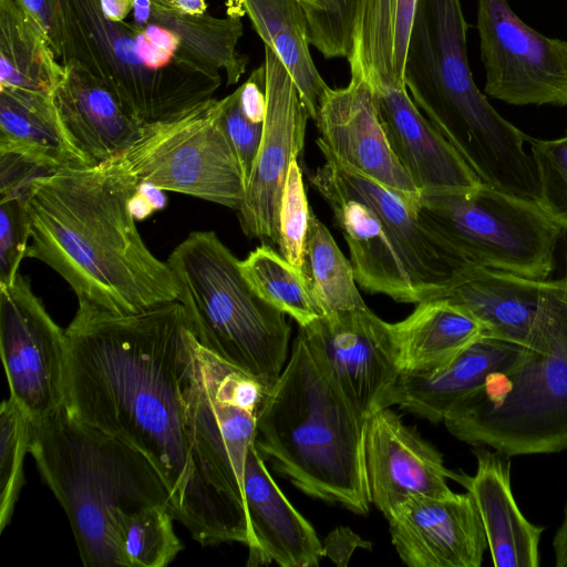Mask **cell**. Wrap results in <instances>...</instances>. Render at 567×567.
<instances>
[{"label":"cell","instance_id":"obj_1","mask_svg":"<svg viewBox=\"0 0 567 567\" xmlns=\"http://www.w3.org/2000/svg\"><path fill=\"white\" fill-rule=\"evenodd\" d=\"M65 336L68 412L145 455L200 545L249 546L244 485L183 305L118 315L79 300Z\"/></svg>","mask_w":567,"mask_h":567},{"label":"cell","instance_id":"obj_2","mask_svg":"<svg viewBox=\"0 0 567 567\" xmlns=\"http://www.w3.org/2000/svg\"><path fill=\"white\" fill-rule=\"evenodd\" d=\"M140 187L121 156L39 177L27 202V257L56 271L78 300L113 313H138L177 300L171 267L137 230Z\"/></svg>","mask_w":567,"mask_h":567},{"label":"cell","instance_id":"obj_3","mask_svg":"<svg viewBox=\"0 0 567 567\" xmlns=\"http://www.w3.org/2000/svg\"><path fill=\"white\" fill-rule=\"evenodd\" d=\"M364 419L299 330L276 382L264 392L254 444L306 495L367 515Z\"/></svg>","mask_w":567,"mask_h":567},{"label":"cell","instance_id":"obj_4","mask_svg":"<svg viewBox=\"0 0 567 567\" xmlns=\"http://www.w3.org/2000/svg\"><path fill=\"white\" fill-rule=\"evenodd\" d=\"M467 28L460 0H419L404 64L405 87L482 183L536 202L537 172L524 148L529 136L503 117L475 84Z\"/></svg>","mask_w":567,"mask_h":567},{"label":"cell","instance_id":"obj_5","mask_svg":"<svg viewBox=\"0 0 567 567\" xmlns=\"http://www.w3.org/2000/svg\"><path fill=\"white\" fill-rule=\"evenodd\" d=\"M29 453L68 516L85 567L124 566V515L153 505L172 508L169 491L145 455L65 406L30 421Z\"/></svg>","mask_w":567,"mask_h":567},{"label":"cell","instance_id":"obj_6","mask_svg":"<svg viewBox=\"0 0 567 567\" xmlns=\"http://www.w3.org/2000/svg\"><path fill=\"white\" fill-rule=\"evenodd\" d=\"M324 158L310 182L333 213L360 287L406 303L439 298L462 268L425 231L417 205Z\"/></svg>","mask_w":567,"mask_h":567},{"label":"cell","instance_id":"obj_7","mask_svg":"<svg viewBox=\"0 0 567 567\" xmlns=\"http://www.w3.org/2000/svg\"><path fill=\"white\" fill-rule=\"evenodd\" d=\"M200 346L268 390L288 360L285 313L260 298L213 230L190 233L167 259Z\"/></svg>","mask_w":567,"mask_h":567},{"label":"cell","instance_id":"obj_8","mask_svg":"<svg viewBox=\"0 0 567 567\" xmlns=\"http://www.w3.org/2000/svg\"><path fill=\"white\" fill-rule=\"evenodd\" d=\"M417 216L457 266H482L546 280L555 268L563 229L535 200L484 183L422 193Z\"/></svg>","mask_w":567,"mask_h":567},{"label":"cell","instance_id":"obj_9","mask_svg":"<svg viewBox=\"0 0 567 567\" xmlns=\"http://www.w3.org/2000/svg\"><path fill=\"white\" fill-rule=\"evenodd\" d=\"M444 424L456 439L512 457L567 449V339L550 353L528 349L455 405Z\"/></svg>","mask_w":567,"mask_h":567},{"label":"cell","instance_id":"obj_10","mask_svg":"<svg viewBox=\"0 0 567 567\" xmlns=\"http://www.w3.org/2000/svg\"><path fill=\"white\" fill-rule=\"evenodd\" d=\"M61 63L101 81L142 125L176 120L214 99L221 76L156 72L138 53L137 28L104 16L99 0H59Z\"/></svg>","mask_w":567,"mask_h":567},{"label":"cell","instance_id":"obj_11","mask_svg":"<svg viewBox=\"0 0 567 567\" xmlns=\"http://www.w3.org/2000/svg\"><path fill=\"white\" fill-rule=\"evenodd\" d=\"M213 99L168 122L145 125L122 159L138 181L158 190L239 209L246 186Z\"/></svg>","mask_w":567,"mask_h":567},{"label":"cell","instance_id":"obj_12","mask_svg":"<svg viewBox=\"0 0 567 567\" xmlns=\"http://www.w3.org/2000/svg\"><path fill=\"white\" fill-rule=\"evenodd\" d=\"M0 351L10 396L31 422L65 406L66 336L21 274L0 285Z\"/></svg>","mask_w":567,"mask_h":567},{"label":"cell","instance_id":"obj_13","mask_svg":"<svg viewBox=\"0 0 567 567\" xmlns=\"http://www.w3.org/2000/svg\"><path fill=\"white\" fill-rule=\"evenodd\" d=\"M484 91L513 105L567 106V41L526 24L507 0H477Z\"/></svg>","mask_w":567,"mask_h":567},{"label":"cell","instance_id":"obj_14","mask_svg":"<svg viewBox=\"0 0 567 567\" xmlns=\"http://www.w3.org/2000/svg\"><path fill=\"white\" fill-rule=\"evenodd\" d=\"M299 330L364 419L382 409L402 372L392 323L367 307L322 315Z\"/></svg>","mask_w":567,"mask_h":567},{"label":"cell","instance_id":"obj_15","mask_svg":"<svg viewBox=\"0 0 567 567\" xmlns=\"http://www.w3.org/2000/svg\"><path fill=\"white\" fill-rule=\"evenodd\" d=\"M266 115L260 147L238 218L248 238L278 245L279 207L290 164L305 146L310 115L299 90L274 51L265 45Z\"/></svg>","mask_w":567,"mask_h":567},{"label":"cell","instance_id":"obj_16","mask_svg":"<svg viewBox=\"0 0 567 567\" xmlns=\"http://www.w3.org/2000/svg\"><path fill=\"white\" fill-rule=\"evenodd\" d=\"M439 298L468 311L481 322L487 337L539 353H550L557 348L551 328L557 306V280L465 266Z\"/></svg>","mask_w":567,"mask_h":567},{"label":"cell","instance_id":"obj_17","mask_svg":"<svg viewBox=\"0 0 567 567\" xmlns=\"http://www.w3.org/2000/svg\"><path fill=\"white\" fill-rule=\"evenodd\" d=\"M317 145L324 157L350 167L400 193L417 205L421 192L400 163L383 130L373 86L351 78L329 87L320 103Z\"/></svg>","mask_w":567,"mask_h":567},{"label":"cell","instance_id":"obj_18","mask_svg":"<svg viewBox=\"0 0 567 567\" xmlns=\"http://www.w3.org/2000/svg\"><path fill=\"white\" fill-rule=\"evenodd\" d=\"M364 471L371 504L386 518L411 497H450L442 455L390 408L367 421Z\"/></svg>","mask_w":567,"mask_h":567},{"label":"cell","instance_id":"obj_19","mask_svg":"<svg viewBox=\"0 0 567 567\" xmlns=\"http://www.w3.org/2000/svg\"><path fill=\"white\" fill-rule=\"evenodd\" d=\"M390 534L410 567H480L488 548L473 496H415L391 515Z\"/></svg>","mask_w":567,"mask_h":567},{"label":"cell","instance_id":"obj_20","mask_svg":"<svg viewBox=\"0 0 567 567\" xmlns=\"http://www.w3.org/2000/svg\"><path fill=\"white\" fill-rule=\"evenodd\" d=\"M372 86L388 141L421 194L463 190L482 183L415 105L405 86Z\"/></svg>","mask_w":567,"mask_h":567},{"label":"cell","instance_id":"obj_21","mask_svg":"<svg viewBox=\"0 0 567 567\" xmlns=\"http://www.w3.org/2000/svg\"><path fill=\"white\" fill-rule=\"evenodd\" d=\"M244 498L251 535L247 566L319 565L324 556L321 540L278 487L254 442L245 460Z\"/></svg>","mask_w":567,"mask_h":567},{"label":"cell","instance_id":"obj_22","mask_svg":"<svg viewBox=\"0 0 567 567\" xmlns=\"http://www.w3.org/2000/svg\"><path fill=\"white\" fill-rule=\"evenodd\" d=\"M527 348L483 336L449 363L423 372L402 371L386 393L382 409L398 405L437 423L495 373L519 361Z\"/></svg>","mask_w":567,"mask_h":567},{"label":"cell","instance_id":"obj_23","mask_svg":"<svg viewBox=\"0 0 567 567\" xmlns=\"http://www.w3.org/2000/svg\"><path fill=\"white\" fill-rule=\"evenodd\" d=\"M63 65L53 103L71 142L92 166L122 156L138 138L144 125L76 61Z\"/></svg>","mask_w":567,"mask_h":567},{"label":"cell","instance_id":"obj_24","mask_svg":"<svg viewBox=\"0 0 567 567\" xmlns=\"http://www.w3.org/2000/svg\"><path fill=\"white\" fill-rule=\"evenodd\" d=\"M474 475L452 472L477 506L495 567H538L544 527L532 524L519 511L511 487L509 457L475 445Z\"/></svg>","mask_w":567,"mask_h":567},{"label":"cell","instance_id":"obj_25","mask_svg":"<svg viewBox=\"0 0 567 567\" xmlns=\"http://www.w3.org/2000/svg\"><path fill=\"white\" fill-rule=\"evenodd\" d=\"M419 0H358L348 58L351 78L405 86L404 64Z\"/></svg>","mask_w":567,"mask_h":567},{"label":"cell","instance_id":"obj_26","mask_svg":"<svg viewBox=\"0 0 567 567\" xmlns=\"http://www.w3.org/2000/svg\"><path fill=\"white\" fill-rule=\"evenodd\" d=\"M392 328L400 368L409 372L444 365L485 336L474 316L444 298L416 303L414 311Z\"/></svg>","mask_w":567,"mask_h":567},{"label":"cell","instance_id":"obj_27","mask_svg":"<svg viewBox=\"0 0 567 567\" xmlns=\"http://www.w3.org/2000/svg\"><path fill=\"white\" fill-rule=\"evenodd\" d=\"M64 65L21 0H0V92L53 97Z\"/></svg>","mask_w":567,"mask_h":567},{"label":"cell","instance_id":"obj_28","mask_svg":"<svg viewBox=\"0 0 567 567\" xmlns=\"http://www.w3.org/2000/svg\"><path fill=\"white\" fill-rule=\"evenodd\" d=\"M254 29L282 62L296 83L302 102L316 122L329 89L309 50L306 10L298 0H236Z\"/></svg>","mask_w":567,"mask_h":567},{"label":"cell","instance_id":"obj_29","mask_svg":"<svg viewBox=\"0 0 567 567\" xmlns=\"http://www.w3.org/2000/svg\"><path fill=\"white\" fill-rule=\"evenodd\" d=\"M0 152L20 154L51 171L92 166L64 131L53 97L0 92Z\"/></svg>","mask_w":567,"mask_h":567},{"label":"cell","instance_id":"obj_30","mask_svg":"<svg viewBox=\"0 0 567 567\" xmlns=\"http://www.w3.org/2000/svg\"><path fill=\"white\" fill-rule=\"evenodd\" d=\"M301 274L322 315L368 307L357 288L351 262L312 210L305 240Z\"/></svg>","mask_w":567,"mask_h":567},{"label":"cell","instance_id":"obj_31","mask_svg":"<svg viewBox=\"0 0 567 567\" xmlns=\"http://www.w3.org/2000/svg\"><path fill=\"white\" fill-rule=\"evenodd\" d=\"M239 268L265 301L303 327L322 316L300 270L269 245H261L239 260Z\"/></svg>","mask_w":567,"mask_h":567},{"label":"cell","instance_id":"obj_32","mask_svg":"<svg viewBox=\"0 0 567 567\" xmlns=\"http://www.w3.org/2000/svg\"><path fill=\"white\" fill-rule=\"evenodd\" d=\"M172 508L153 505L124 515L120 524V547L124 567H165L182 550L173 527Z\"/></svg>","mask_w":567,"mask_h":567},{"label":"cell","instance_id":"obj_33","mask_svg":"<svg viewBox=\"0 0 567 567\" xmlns=\"http://www.w3.org/2000/svg\"><path fill=\"white\" fill-rule=\"evenodd\" d=\"M30 419L11 398L0 406V530L11 522L24 484L23 461L29 453Z\"/></svg>","mask_w":567,"mask_h":567},{"label":"cell","instance_id":"obj_34","mask_svg":"<svg viewBox=\"0 0 567 567\" xmlns=\"http://www.w3.org/2000/svg\"><path fill=\"white\" fill-rule=\"evenodd\" d=\"M536 167L540 209L567 230V134L555 140L528 138Z\"/></svg>","mask_w":567,"mask_h":567},{"label":"cell","instance_id":"obj_35","mask_svg":"<svg viewBox=\"0 0 567 567\" xmlns=\"http://www.w3.org/2000/svg\"><path fill=\"white\" fill-rule=\"evenodd\" d=\"M310 207L298 159L290 164L279 207L278 247L280 254L301 271Z\"/></svg>","mask_w":567,"mask_h":567},{"label":"cell","instance_id":"obj_36","mask_svg":"<svg viewBox=\"0 0 567 567\" xmlns=\"http://www.w3.org/2000/svg\"><path fill=\"white\" fill-rule=\"evenodd\" d=\"M358 0H326L324 7L308 20L309 42L326 59L348 58Z\"/></svg>","mask_w":567,"mask_h":567},{"label":"cell","instance_id":"obj_37","mask_svg":"<svg viewBox=\"0 0 567 567\" xmlns=\"http://www.w3.org/2000/svg\"><path fill=\"white\" fill-rule=\"evenodd\" d=\"M27 202L22 198L0 199V285H10L30 243V219Z\"/></svg>","mask_w":567,"mask_h":567},{"label":"cell","instance_id":"obj_38","mask_svg":"<svg viewBox=\"0 0 567 567\" xmlns=\"http://www.w3.org/2000/svg\"><path fill=\"white\" fill-rule=\"evenodd\" d=\"M223 100L220 124L237 157L247 186L260 147L264 123L251 121L241 110L237 90Z\"/></svg>","mask_w":567,"mask_h":567},{"label":"cell","instance_id":"obj_39","mask_svg":"<svg viewBox=\"0 0 567 567\" xmlns=\"http://www.w3.org/2000/svg\"><path fill=\"white\" fill-rule=\"evenodd\" d=\"M53 172L20 154L0 152V199L17 197L28 200L34 181Z\"/></svg>","mask_w":567,"mask_h":567},{"label":"cell","instance_id":"obj_40","mask_svg":"<svg viewBox=\"0 0 567 567\" xmlns=\"http://www.w3.org/2000/svg\"><path fill=\"white\" fill-rule=\"evenodd\" d=\"M244 113L256 123H264L266 115V69L258 66L248 80L237 89Z\"/></svg>","mask_w":567,"mask_h":567},{"label":"cell","instance_id":"obj_41","mask_svg":"<svg viewBox=\"0 0 567 567\" xmlns=\"http://www.w3.org/2000/svg\"><path fill=\"white\" fill-rule=\"evenodd\" d=\"M21 2L47 35L55 56L60 61L61 35L59 0H21Z\"/></svg>","mask_w":567,"mask_h":567},{"label":"cell","instance_id":"obj_42","mask_svg":"<svg viewBox=\"0 0 567 567\" xmlns=\"http://www.w3.org/2000/svg\"><path fill=\"white\" fill-rule=\"evenodd\" d=\"M324 556L338 566H347L357 548L371 549V544L348 527H338L322 543Z\"/></svg>","mask_w":567,"mask_h":567},{"label":"cell","instance_id":"obj_43","mask_svg":"<svg viewBox=\"0 0 567 567\" xmlns=\"http://www.w3.org/2000/svg\"><path fill=\"white\" fill-rule=\"evenodd\" d=\"M556 567H567V503L564 517L553 539Z\"/></svg>","mask_w":567,"mask_h":567},{"label":"cell","instance_id":"obj_44","mask_svg":"<svg viewBox=\"0 0 567 567\" xmlns=\"http://www.w3.org/2000/svg\"><path fill=\"white\" fill-rule=\"evenodd\" d=\"M156 3L164 4L169 8L190 14H202L206 11L205 0H153Z\"/></svg>","mask_w":567,"mask_h":567},{"label":"cell","instance_id":"obj_45","mask_svg":"<svg viewBox=\"0 0 567 567\" xmlns=\"http://www.w3.org/2000/svg\"><path fill=\"white\" fill-rule=\"evenodd\" d=\"M302 3L308 20L313 17L316 13H318L323 7L326 0H298Z\"/></svg>","mask_w":567,"mask_h":567}]
</instances>
